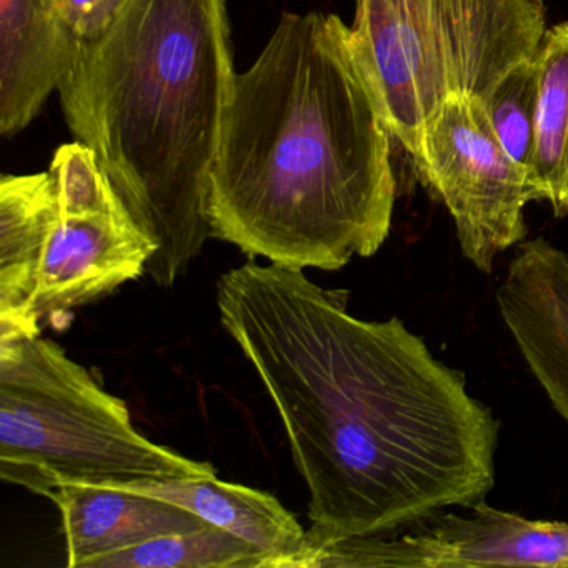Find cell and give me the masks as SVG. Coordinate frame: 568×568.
Segmentation results:
<instances>
[{
	"instance_id": "obj_1",
	"label": "cell",
	"mask_w": 568,
	"mask_h": 568,
	"mask_svg": "<svg viewBox=\"0 0 568 568\" xmlns=\"http://www.w3.org/2000/svg\"><path fill=\"white\" fill-rule=\"evenodd\" d=\"M251 261L217 282L222 327L257 374L308 490V547L394 534L485 501L500 424L400 318Z\"/></svg>"
},
{
	"instance_id": "obj_2",
	"label": "cell",
	"mask_w": 568,
	"mask_h": 568,
	"mask_svg": "<svg viewBox=\"0 0 568 568\" xmlns=\"http://www.w3.org/2000/svg\"><path fill=\"white\" fill-rule=\"evenodd\" d=\"M392 139L351 28L284 14L237 74L209 178L212 237L302 271L372 257L394 217Z\"/></svg>"
},
{
	"instance_id": "obj_3",
	"label": "cell",
	"mask_w": 568,
	"mask_h": 568,
	"mask_svg": "<svg viewBox=\"0 0 568 568\" xmlns=\"http://www.w3.org/2000/svg\"><path fill=\"white\" fill-rule=\"evenodd\" d=\"M235 82L227 0H128L104 34L72 41L65 122L154 242L145 275L159 287L212 237L209 178Z\"/></svg>"
},
{
	"instance_id": "obj_4",
	"label": "cell",
	"mask_w": 568,
	"mask_h": 568,
	"mask_svg": "<svg viewBox=\"0 0 568 568\" xmlns=\"http://www.w3.org/2000/svg\"><path fill=\"white\" fill-rule=\"evenodd\" d=\"M155 245L94 151L61 145L49 171L0 181V337L41 335L51 315L94 304L145 275Z\"/></svg>"
},
{
	"instance_id": "obj_5",
	"label": "cell",
	"mask_w": 568,
	"mask_h": 568,
	"mask_svg": "<svg viewBox=\"0 0 568 568\" xmlns=\"http://www.w3.org/2000/svg\"><path fill=\"white\" fill-rule=\"evenodd\" d=\"M205 477H215L211 464L149 440L125 402L61 345L41 335L0 337L2 480L48 497L64 485Z\"/></svg>"
},
{
	"instance_id": "obj_6",
	"label": "cell",
	"mask_w": 568,
	"mask_h": 568,
	"mask_svg": "<svg viewBox=\"0 0 568 568\" xmlns=\"http://www.w3.org/2000/svg\"><path fill=\"white\" fill-rule=\"evenodd\" d=\"M351 31L385 124L414 158L447 99L485 104L515 65L537 59L547 0H355Z\"/></svg>"
},
{
	"instance_id": "obj_7",
	"label": "cell",
	"mask_w": 568,
	"mask_h": 568,
	"mask_svg": "<svg viewBox=\"0 0 568 568\" xmlns=\"http://www.w3.org/2000/svg\"><path fill=\"white\" fill-rule=\"evenodd\" d=\"M414 164L454 219L462 254L484 274L525 241L524 212L541 201L530 169L501 148L477 98L454 95L430 119Z\"/></svg>"
},
{
	"instance_id": "obj_8",
	"label": "cell",
	"mask_w": 568,
	"mask_h": 568,
	"mask_svg": "<svg viewBox=\"0 0 568 568\" xmlns=\"http://www.w3.org/2000/svg\"><path fill=\"white\" fill-rule=\"evenodd\" d=\"M440 514L400 534L312 545L298 568L568 567V524L488 507Z\"/></svg>"
},
{
	"instance_id": "obj_9",
	"label": "cell",
	"mask_w": 568,
	"mask_h": 568,
	"mask_svg": "<svg viewBox=\"0 0 568 568\" xmlns=\"http://www.w3.org/2000/svg\"><path fill=\"white\" fill-rule=\"evenodd\" d=\"M497 302L521 357L568 422V254L545 239L517 245Z\"/></svg>"
},
{
	"instance_id": "obj_10",
	"label": "cell",
	"mask_w": 568,
	"mask_h": 568,
	"mask_svg": "<svg viewBox=\"0 0 568 568\" xmlns=\"http://www.w3.org/2000/svg\"><path fill=\"white\" fill-rule=\"evenodd\" d=\"M71 45L59 0H0V135L14 138L41 114Z\"/></svg>"
},
{
	"instance_id": "obj_11",
	"label": "cell",
	"mask_w": 568,
	"mask_h": 568,
	"mask_svg": "<svg viewBox=\"0 0 568 568\" xmlns=\"http://www.w3.org/2000/svg\"><path fill=\"white\" fill-rule=\"evenodd\" d=\"M45 498L61 514L68 567L72 568H88L95 558L162 535L211 525L187 508L124 488L64 485Z\"/></svg>"
},
{
	"instance_id": "obj_12",
	"label": "cell",
	"mask_w": 568,
	"mask_h": 568,
	"mask_svg": "<svg viewBox=\"0 0 568 568\" xmlns=\"http://www.w3.org/2000/svg\"><path fill=\"white\" fill-rule=\"evenodd\" d=\"M187 508L207 524L237 535L264 555V568H295L307 551V530L274 495L217 477L169 478L121 485Z\"/></svg>"
},
{
	"instance_id": "obj_13",
	"label": "cell",
	"mask_w": 568,
	"mask_h": 568,
	"mask_svg": "<svg viewBox=\"0 0 568 568\" xmlns=\"http://www.w3.org/2000/svg\"><path fill=\"white\" fill-rule=\"evenodd\" d=\"M538 102L531 175L541 201L568 214V22L545 32L537 55Z\"/></svg>"
},
{
	"instance_id": "obj_14",
	"label": "cell",
	"mask_w": 568,
	"mask_h": 568,
	"mask_svg": "<svg viewBox=\"0 0 568 568\" xmlns=\"http://www.w3.org/2000/svg\"><path fill=\"white\" fill-rule=\"evenodd\" d=\"M88 568H264V555L237 535L207 525L112 551Z\"/></svg>"
},
{
	"instance_id": "obj_15",
	"label": "cell",
	"mask_w": 568,
	"mask_h": 568,
	"mask_svg": "<svg viewBox=\"0 0 568 568\" xmlns=\"http://www.w3.org/2000/svg\"><path fill=\"white\" fill-rule=\"evenodd\" d=\"M537 59L515 65L485 101L495 135L511 159L530 169L534 162L537 121Z\"/></svg>"
},
{
	"instance_id": "obj_16",
	"label": "cell",
	"mask_w": 568,
	"mask_h": 568,
	"mask_svg": "<svg viewBox=\"0 0 568 568\" xmlns=\"http://www.w3.org/2000/svg\"><path fill=\"white\" fill-rule=\"evenodd\" d=\"M128 0H59L72 41H92L108 31Z\"/></svg>"
}]
</instances>
